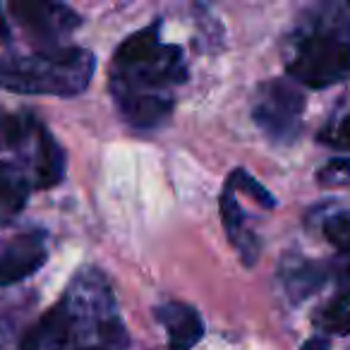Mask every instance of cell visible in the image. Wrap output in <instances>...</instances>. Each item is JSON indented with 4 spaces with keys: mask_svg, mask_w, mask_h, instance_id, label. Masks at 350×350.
I'll return each mask as SVG.
<instances>
[{
    "mask_svg": "<svg viewBox=\"0 0 350 350\" xmlns=\"http://www.w3.org/2000/svg\"><path fill=\"white\" fill-rule=\"evenodd\" d=\"M324 281H326L324 269L314 262H307V259L291 257L281 267V283L288 295H291V300L295 302L305 300L314 291H319V286Z\"/></svg>",
    "mask_w": 350,
    "mask_h": 350,
    "instance_id": "obj_12",
    "label": "cell"
},
{
    "mask_svg": "<svg viewBox=\"0 0 350 350\" xmlns=\"http://www.w3.org/2000/svg\"><path fill=\"white\" fill-rule=\"evenodd\" d=\"M221 219H224V228L228 240L235 245V250L240 252L245 267H252L259 257V240L252 230H247L245 224V211L235 200V190L226 185L224 195H221Z\"/></svg>",
    "mask_w": 350,
    "mask_h": 350,
    "instance_id": "obj_10",
    "label": "cell"
},
{
    "mask_svg": "<svg viewBox=\"0 0 350 350\" xmlns=\"http://www.w3.org/2000/svg\"><path fill=\"white\" fill-rule=\"evenodd\" d=\"M343 278L345 281H350V254L345 257V267H343Z\"/></svg>",
    "mask_w": 350,
    "mask_h": 350,
    "instance_id": "obj_20",
    "label": "cell"
},
{
    "mask_svg": "<svg viewBox=\"0 0 350 350\" xmlns=\"http://www.w3.org/2000/svg\"><path fill=\"white\" fill-rule=\"evenodd\" d=\"M5 144L20 149L29 165V180L36 190H49L65 178V151L55 137L34 116H20L12 122Z\"/></svg>",
    "mask_w": 350,
    "mask_h": 350,
    "instance_id": "obj_5",
    "label": "cell"
},
{
    "mask_svg": "<svg viewBox=\"0 0 350 350\" xmlns=\"http://www.w3.org/2000/svg\"><path fill=\"white\" fill-rule=\"evenodd\" d=\"M226 185L233 187V190L247 192V195L252 197L257 204L267 206V209H273V206H276V200L271 197V192H269L264 185H259L252 175H250L247 170H243V168H235L233 173H230V178H228V183H226Z\"/></svg>",
    "mask_w": 350,
    "mask_h": 350,
    "instance_id": "obj_15",
    "label": "cell"
},
{
    "mask_svg": "<svg viewBox=\"0 0 350 350\" xmlns=\"http://www.w3.org/2000/svg\"><path fill=\"white\" fill-rule=\"evenodd\" d=\"M49 259V238L44 230H27L0 240V288L15 286L34 276Z\"/></svg>",
    "mask_w": 350,
    "mask_h": 350,
    "instance_id": "obj_8",
    "label": "cell"
},
{
    "mask_svg": "<svg viewBox=\"0 0 350 350\" xmlns=\"http://www.w3.org/2000/svg\"><path fill=\"white\" fill-rule=\"evenodd\" d=\"M96 70L92 51L46 49L31 55H0V89L15 94L77 96L89 87Z\"/></svg>",
    "mask_w": 350,
    "mask_h": 350,
    "instance_id": "obj_4",
    "label": "cell"
},
{
    "mask_svg": "<svg viewBox=\"0 0 350 350\" xmlns=\"http://www.w3.org/2000/svg\"><path fill=\"white\" fill-rule=\"evenodd\" d=\"M319 139L336 151H350V96L336 108V113H331Z\"/></svg>",
    "mask_w": 350,
    "mask_h": 350,
    "instance_id": "obj_13",
    "label": "cell"
},
{
    "mask_svg": "<svg viewBox=\"0 0 350 350\" xmlns=\"http://www.w3.org/2000/svg\"><path fill=\"white\" fill-rule=\"evenodd\" d=\"M305 94L293 79H271L259 87L252 103L257 127L276 144H291L302 130Z\"/></svg>",
    "mask_w": 350,
    "mask_h": 350,
    "instance_id": "obj_6",
    "label": "cell"
},
{
    "mask_svg": "<svg viewBox=\"0 0 350 350\" xmlns=\"http://www.w3.org/2000/svg\"><path fill=\"white\" fill-rule=\"evenodd\" d=\"M187 82L180 46L161 41V25L135 31L118 46L111 92L120 116L137 130H156L173 113V89Z\"/></svg>",
    "mask_w": 350,
    "mask_h": 350,
    "instance_id": "obj_1",
    "label": "cell"
},
{
    "mask_svg": "<svg viewBox=\"0 0 350 350\" xmlns=\"http://www.w3.org/2000/svg\"><path fill=\"white\" fill-rule=\"evenodd\" d=\"M302 350H329V340H326V338H319V336H314V338L305 340Z\"/></svg>",
    "mask_w": 350,
    "mask_h": 350,
    "instance_id": "obj_18",
    "label": "cell"
},
{
    "mask_svg": "<svg viewBox=\"0 0 350 350\" xmlns=\"http://www.w3.org/2000/svg\"><path fill=\"white\" fill-rule=\"evenodd\" d=\"M10 12L22 31L34 41L46 44L49 51L53 49L51 46L53 41L68 36L82 22V17L72 8L63 3H49V0H20V3H12Z\"/></svg>",
    "mask_w": 350,
    "mask_h": 350,
    "instance_id": "obj_7",
    "label": "cell"
},
{
    "mask_svg": "<svg viewBox=\"0 0 350 350\" xmlns=\"http://www.w3.org/2000/svg\"><path fill=\"white\" fill-rule=\"evenodd\" d=\"M10 36H12L10 25H8V20L3 17V10H0V41H3V44H8V41H10Z\"/></svg>",
    "mask_w": 350,
    "mask_h": 350,
    "instance_id": "obj_19",
    "label": "cell"
},
{
    "mask_svg": "<svg viewBox=\"0 0 350 350\" xmlns=\"http://www.w3.org/2000/svg\"><path fill=\"white\" fill-rule=\"evenodd\" d=\"M127 331L111 283L98 269H82L65 295L25 334L20 350H122Z\"/></svg>",
    "mask_w": 350,
    "mask_h": 350,
    "instance_id": "obj_2",
    "label": "cell"
},
{
    "mask_svg": "<svg viewBox=\"0 0 350 350\" xmlns=\"http://www.w3.org/2000/svg\"><path fill=\"white\" fill-rule=\"evenodd\" d=\"M324 238L338 250L343 257L350 254V214L348 211H338L331 214L324 221Z\"/></svg>",
    "mask_w": 350,
    "mask_h": 350,
    "instance_id": "obj_16",
    "label": "cell"
},
{
    "mask_svg": "<svg viewBox=\"0 0 350 350\" xmlns=\"http://www.w3.org/2000/svg\"><path fill=\"white\" fill-rule=\"evenodd\" d=\"M319 183L321 185H350V156L348 159H334L329 165L319 170Z\"/></svg>",
    "mask_w": 350,
    "mask_h": 350,
    "instance_id": "obj_17",
    "label": "cell"
},
{
    "mask_svg": "<svg viewBox=\"0 0 350 350\" xmlns=\"http://www.w3.org/2000/svg\"><path fill=\"white\" fill-rule=\"evenodd\" d=\"M29 173L10 161H0V228L17 219L31 192Z\"/></svg>",
    "mask_w": 350,
    "mask_h": 350,
    "instance_id": "obj_11",
    "label": "cell"
},
{
    "mask_svg": "<svg viewBox=\"0 0 350 350\" xmlns=\"http://www.w3.org/2000/svg\"><path fill=\"white\" fill-rule=\"evenodd\" d=\"M317 321L329 334H350V291H343L319 312Z\"/></svg>",
    "mask_w": 350,
    "mask_h": 350,
    "instance_id": "obj_14",
    "label": "cell"
},
{
    "mask_svg": "<svg viewBox=\"0 0 350 350\" xmlns=\"http://www.w3.org/2000/svg\"><path fill=\"white\" fill-rule=\"evenodd\" d=\"M156 319L168 334L170 350H192L204 338V321L200 312L185 302H165L156 310Z\"/></svg>",
    "mask_w": 350,
    "mask_h": 350,
    "instance_id": "obj_9",
    "label": "cell"
},
{
    "mask_svg": "<svg viewBox=\"0 0 350 350\" xmlns=\"http://www.w3.org/2000/svg\"><path fill=\"white\" fill-rule=\"evenodd\" d=\"M286 70L293 82L326 89L350 77V15L321 5L302 17L288 39Z\"/></svg>",
    "mask_w": 350,
    "mask_h": 350,
    "instance_id": "obj_3",
    "label": "cell"
}]
</instances>
